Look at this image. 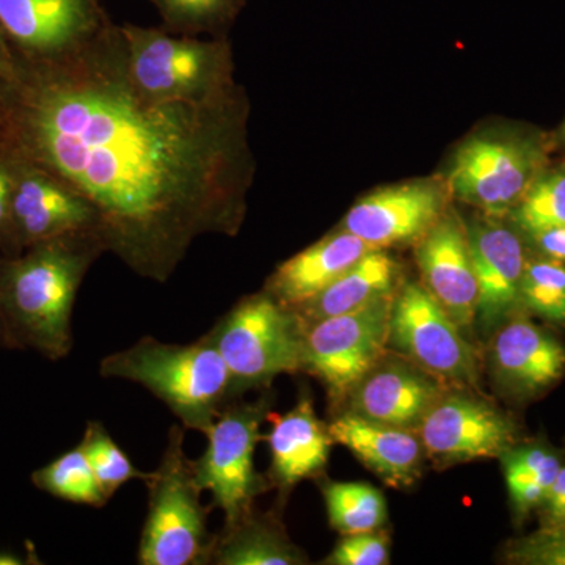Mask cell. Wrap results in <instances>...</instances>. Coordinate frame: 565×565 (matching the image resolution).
Instances as JSON below:
<instances>
[{
	"label": "cell",
	"instance_id": "cell-1",
	"mask_svg": "<svg viewBox=\"0 0 565 565\" xmlns=\"http://www.w3.org/2000/svg\"><path fill=\"white\" fill-rule=\"evenodd\" d=\"M17 57L0 82V152L84 196L104 252L166 282L196 239L239 233L253 170L239 87L203 102L148 95L110 20L61 55Z\"/></svg>",
	"mask_w": 565,
	"mask_h": 565
},
{
	"label": "cell",
	"instance_id": "cell-2",
	"mask_svg": "<svg viewBox=\"0 0 565 565\" xmlns=\"http://www.w3.org/2000/svg\"><path fill=\"white\" fill-rule=\"evenodd\" d=\"M103 253L95 234L77 233L0 256V318L9 349H31L54 362L68 355L77 292Z\"/></svg>",
	"mask_w": 565,
	"mask_h": 565
},
{
	"label": "cell",
	"instance_id": "cell-3",
	"mask_svg": "<svg viewBox=\"0 0 565 565\" xmlns=\"http://www.w3.org/2000/svg\"><path fill=\"white\" fill-rule=\"evenodd\" d=\"M99 374L143 386L169 407L184 429L203 435L233 401L232 375L206 337L191 344L141 338L131 348L104 356Z\"/></svg>",
	"mask_w": 565,
	"mask_h": 565
},
{
	"label": "cell",
	"instance_id": "cell-4",
	"mask_svg": "<svg viewBox=\"0 0 565 565\" xmlns=\"http://www.w3.org/2000/svg\"><path fill=\"white\" fill-rule=\"evenodd\" d=\"M185 429L173 424L161 463L145 481L148 512L141 530L140 565L211 564L215 534L207 530L210 509L202 504V487L193 460L184 452Z\"/></svg>",
	"mask_w": 565,
	"mask_h": 565
},
{
	"label": "cell",
	"instance_id": "cell-5",
	"mask_svg": "<svg viewBox=\"0 0 565 565\" xmlns=\"http://www.w3.org/2000/svg\"><path fill=\"white\" fill-rule=\"evenodd\" d=\"M232 375L233 399L302 371L305 322L269 292L245 297L204 334Z\"/></svg>",
	"mask_w": 565,
	"mask_h": 565
},
{
	"label": "cell",
	"instance_id": "cell-6",
	"mask_svg": "<svg viewBox=\"0 0 565 565\" xmlns=\"http://www.w3.org/2000/svg\"><path fill=\"white\" fill-rule=\"evenodd\" d=\"M120 28L134 81L148 95L203 102L237 88L232 46L223 36L200 40L134 24Z\"/></svg>",
	"mask_w": 565,
	"mask_h": 565
},
{
	"label": "cell",
	"instance_id": "cell-7",
	"mask_svg": "<svg viewBox=\"0 0 565 565\" xmlns=\"http://www.w3.org/2000/svg\"><path fill=\"white\" fill-rule=\"evenodd\" d=\"M545 161L544 140L531 134L487 132L465 140L449 166L446 189L490 218L511 215Z\"/></svg>",
	"mask_w": 565,
	"mask_h": 565
},
{
	"label": "cell",
	"instance_id": "cell-8",
	"mask_svg": "<svg viewBox=\"0 0 565 565\" xmlns=\"http://www.w3.org/2000/svg\"><path fill=\"white\" fill-rule=\"evenodd\" d=\"M269 416L266 397L256 403L230 401L210 430L202 457L193 460V470L203 492L212 494V508L221 509L225 525L250 514L253 501L266 490L256 473V445L263 441L262 424Z\"/></svg>",
	"mask_w": 565,
	"mask_h": 565
},
{
	"label": "cell",
	"instance_id": "cell-9",
	"mask_svg": "<svg viewBox=\"0 0 565 565\" xmlns=\"http://www.w3.org/2000/svg\"><path fill=\"white\" fill-rule=\"evenodd\" d=\"M393 297L305 323V373L322 382L334 401L344 399L364 375L384 359L388 348Z\"/></svg>",
	"mask_w": 565,
	"mask_h": 565
},
{
	"label": "cell",
	"instance_id": "cell-10",
	"mask_svg": "<svg viewBox=\"0 0 565 565\" xmlns=\"http://www.w3.org/2000/svg\"><path fill=\"white\" fill-rule=\"evenodd\" d=\"M388 348L440 381L478 384L473 344L419 282H407L394 294Z\"/></svg>",
	"mask_w": 565,
	"mask_h": 565
},
{
	"label": "cell",
	"instance_id": "cell-11",
	"mask_svg": "<svg viewBox=\"0 0 565 565\" xmlns=\"http://www.w3.org/2000/svg\"><path fill=\"white\" fill-rule=\"evenodd\" d=\"M10 162L13 195L2 256L18 255L32 245L70 234H95L96 214L84 196L31 163Z\"/></svg>",
	"mask_w": 565,
	"mask_h": 565
},
{
	"label": "cell",
	"instance_id": "cell-12",
	"mask_svg": "<svg viewBox=\"0 0 565 565\" xmlns=\"http://www.w3.org/2000/svg\"><path fill=\"white\" fill-rule=\"evenodd\" d=\"M438 465L501 457L514 446L515 426L500 411L465 393H445L416 429Z\"/></svg>",
	"mask_w": 565,
	"mask_h": 565
},
{
	"label": "cell",
	"instance_id": "cell-13",
	"mask_svg": "<svg viewBox=\"0 0 565 565\" xmlns=\"http://www.w3.org/2000/svg\"><path fill=\"white\" fill-rule=\"evenodd\" d=\"M110 20L99 0H0V28L28 58H51L79 46Z\"/></svg>",
	"mask_w": 565,
	"mask_h": 565
},
{
	"label": "cell",
	"instance_id": "cell-14",
	"mask_svg": "<svg viewBox=\"0 0 565 565\" xmlns=\"http://www.w3.org/2000/svg\"><path fill=\"white\" fill-rule=\"evenodd\" d=\"M446 192L430 181L390 185L352 206L343 230L374 248L418 243L444 217Z\"/></svg>",
	"mask_w": 565,
	"mask_h": 565
},
{
	"label": "cell",
	"instance_id": "cell-15",
	"mask_svg": "<svg viewBox=\"0 0 565 565\" xmlns=\"http://www.w3.org/2000/svg\"><path fill=\"white\" fill-rule=\"evenodd\" d=\"M467 233L478 281L476 323L492 332L522 305L525 248L520 237L497 218L476 221L467 226Z\"/></svg>",
	"mask_w": 565,
	"mask_h": 565
},
{
	"label": "cell",
	"instance_id": "cell-16",
	"mask_svg": "<svg viewBox=\"0 0 565 565\" xmlns=\"http://www.w3.org/2000/svg\"><path fill=\"white\" fill-rule=\"evenodd\" d=\"M423 286L463 333H470L478 310V281L467 226L446 214L416 244Z\"/></svg>",
	"mask_w": 565,
	"mask_h": 565
},
{
	"label": "cell",
	"instance_id": "cell-17",
	"mask_svg": "<svg viewBox=\"0 0 565 565\" xmlns=\"http://www.w3.org/2000/svg\"><path fill=\"white\" fill-rule=\"evenodd\" d=\"M440 379L416 364L379 362L352 390L351 414L370 422L416 430L444 396Z\"/></svg>",
	"mask_w": 565,
	"mask_h": 565
},
{
	"label": "cell",
	"instance_id": "cell-18",
	"mask_svg": "<svg viewBox=\"0 0 565 565\" xmlns=\"http://www.w3.org/2000/svg\"><path fill=\"white\" fill-rule=\"evenodd\" d=\"M269 433L263 440L269 445L270 481L282 492L313 479L326 470L334 445L329 426L316 415L313 401L302 394L292 411L269 415Z\"/></svg>",
	"mask_w": 565,
	"mask_h": 565
},
{
	"label": "cell",
	"instance_id": "cell-19",
	"mask_svg": "<svg viewBox=\"0 0 565 565\" xmlns=\"http://www.w3.org/2000/svg\"><path fill=\"white\" fill-rule=\"evenodd\" d=\"M334 444L343 445L386 484L408 487L422 471L424 449L414 430L370 422L351 412L329 424Z\"/></svg>",
	"mask_w": 565,
	"mask_h": 565
},
{
	"label": "cell",
	"instance_id": "cell-20",
	"mask_svg": "<svg viewBox=\"0 0 565 565\" xmlns=\"http://www.w3.org/2000/svg\"><path fill=\"white\" fill-rule=\"evenodd\" d=\"M492 367L504 388L527 396L548 388L563 375L565 349L541 327L516 319L494 337Z\"/></svg>",
	"mask_w": 565,
	"mask_h": 565
},
{
	"label": "cell",
	"instance_id": "cell-21",
	"mask_svg": "<svg viewBox=\"0 0 565 565\" xmlns=\"http://www.w3.org/2000/svg\"><path fill=\"white\" fill-rule=\"evenodd\" d=\"M373 248L344 230L330 234L280 264L267 281L266 292L285 307L299 310Z\"/></svg>",
	"mask_w": 565,
	"mask_h": 565
},
{
	"label": "cell",
	"instance_id": "cell-22",
	"mask_svg": "<svg viewBox=\"0 0 565 565\" xmlns=\"http://www.w3.org/2000/svg\"><path fill=\"white\" fill-rule=\"evenodd\" d=\"M399 264L384 248H373L318 297L296 310L305 323L359 310L399 289Z\"/></svg>",
	"mask_w": 565,
	"mask_h": 565
},
{
	"label": "cell",
	"instance_id": "cell-23",
	"mask_svg": "<svg viewBox=\"0 0 565 565\" xmlns=\"http://www.w3.org/2000/svg\"><path fill=\"white\" fill-rule=\"evenodd\" d=\"M307 556L289 541L277 519L245 515L215 534L211 564L217 565H300Z\"/></svg>",
	"mask_w": 565,
	"mask_h": 565
},
{
	"label": "cell",
	"instance_id": "cell-24",
	"mask_svg": "<svg viewBox=\"0 0 565 565\" xmlns=\"http://www.w3.org/2000/svg\"><path fill=\"white\" fill-rule=\"evenodd\" d=\"M500 459L516 514L541 508L563 467L559 457L544 446L530 445L509 448Z\"/></svg>",
	"mask_w": 565,
	"mask_h": 565
},
{
	"label": "cell",
	"instance_id": "cell-25",
	"mask_svg": "<svg viewBox=\"0 0 565 565\" xmlns=\"http://www.w3.org/2000/svg\"><path fill=\"white\" fill-rule=\"evenodd\" d=\"M330 526L343 535L381 531L388 519L384 493L367 482L321 484Z\"/></svg>",
	"mask_w": 565,
	"mask_h": 565
},
{
	"label": "cell",
	"instance_id": "cell-26",
	"mask_svg": "<svg viewBox=\"0 0 565 565\" xmlns=\"http://www.w3.org/2000/svg\"><path fill=\"white\" fill-rule=\"evenodd\" d=\"M32 484L41 492L68 503L98 509L109 503L99 489L87 456L79 445L33 471Z\"/></svg>",
	"mask_w": 565,
	"mask_h": 565
},
{
	"label": "cell",
	"instance_id": "cell-27",
	"mask_svg": "<svg viewBox=\"0 0 565 565\" xmlns=\"http://www.w3.org/2000/svg\"><path fill=\"white\" fill-rule=\"evenodd\" d=\"M511 217L527 236L565 226V166L542 170Z\"/></svg>",
	"mask_w": 565,
	"mask_h": 565
},
{
	"label": "cell",
	"instance_id": "cell-28",
	"mask_svg": "<svg viewBox=\"0 0 565 565\" xmlns=\"http://www.w3.org/2000/svg\"><path fill=\"white\" fill-rule=\"evenodd\" d=\"M170 32L223 36L247 0H151Z\"/></svg>",
	"mask_w": 565,
	"mask_h": 565
},
{
	"label": "cell",
	"instance_id": "cell-29",
	"mask_svg": "<svg viewBox=\"0 0 565 565\" xmlns=\"http://www.w3.org/2000/svg\"><path fill=\"white\" fill-rule=\"evenodd\" d=\"M82 451L87 456L99 489L107 500L128 484L134 479L147 481L150 478L148 471H141L129 456L120 448V445L110 437L106 427L99 422H90L85 427L84 437L79 444Z\"/></svg>",
	"mask_w": 565,
	"mask_h": 565
},
{
	"label": "cell",
	"instance_id": "cell-30",
	"mask_svg": "<svg viewBox=\"0 0 565 565\" xmlns=\"http://www.w3.org/2000/svg\"><path fill=\"white\" fill-rule=\"evenodd\" d=\"M522 305L546 321L565 323V266L555 259L527 263Z\"/></svg>",
	"mask_w": 565,
	"mask_h": 565
},
{
	"label": "cell",
	"instance_id": "cell-31",
	"mask_svg": "<svg viewBox=\"0 0 565 565\" xmlns=\"http://www.w3.org/2000/svg\"><path fill=\"white\" fill-rule=\"evenodd\" d=\"M511 563L525 565H565V525L544 526L516 539L505 552Z\"/></svg>",
	"mask_w": 565,
	"mask_h": 565
},
{
	"label": "cell",
	"instance_id": "cell-32",
	"mask_svg": "<svg viewBox=\"0 0 565 565\" xmlns=\"http://www.w3.org/2000/svg\"><path fill=\"white\" fill-rule=\"evenodd\" d=\"M322 564L327 565H386L390 564L388 535L374 533L344 535Z\"/></svg>",
	"mask_w": 565,
	"mask_h": 565
},
{
	"label": "cell",
	"instance_id": "cell-33",
	"mask_svg": "<svg viewBox=\"0 0 565 565\" xmlns=\"http://www.w3.org/2000/svg\"><path fill=\"white\" fill-rule=\"evenodd\" d=\"M11 195H13V167L10 159L0 152V256L6 250L9 233Z\"/></svg>",
	"mask_w": 565,
	"mask_h": 565
},
{
	"label": "cell",
	"instance_id": "cell-34",
	"mask_svg": "<svg viewBox=\"0 0 565 565\" xmlns=\"http://www.w3.org/2000/svg\"><path fill=\"white\" fill-rule=\"evenodd\" d=\"M541 508L544 509L545 526L565 525V465L561 467Z\"/></svg>",
	"mask_w": 565,
	"mask_h": 565
},
{
	"label": "cell",
	"instance_id": "cell-35",
	"mask_svg": "<svg viewBox=\"0 0 565 565\" xmlns=\"http://www.w3.org/2000/svg\"><path fill=\"white\" fill-rule=\"evenodd\" d=\"M530 237L533 239L535 247L545 256H548L550 259L565 263V226L530 234Z\"/></svg>",
	"mask_w": 565,
	"mask_h": 565
},
{
	"label": "cell",
	"instance_id": "cell-36",
	"mask_svg": "<svg viewBox=\"0 0 565 565\" xmlns=\"http://www.w3.org/2000/svg\"><path fill=\"white\" fill-rule=\"evenodd\" d=\"M17 52L11 46L9 36L0 28V82L9 81L17 71Z\"/></svg>",
	"mask_w": 565,
	"mask_h": 565
},
{
	"label": "cell",
	"instance_id": "cell-37",
	"mask_svg": "<svg viewBox=\"0 0 565 565\" xmlns=\"http://www.w3.org/2000/svg\"><path fill=\"white\" fill-rule=\"evenodd\" d=\"M25 561L22 559L17 553L9 552V550H0V565H22Z\"/></svg>",
	"mask_w": 565,
	"mask_h": 565
},
{
	"label": "cell",
	"instance_id": "cell-38",
	"mask_svg": "<svg viewBox=\"0 0 565 565\" xmlns=\"http://www.w3.org/2000/svg\"><path fill=\"white\" fill-rule=\"evenodd\" d=\"M0 349H9V343H7L6 329H3L2 318H0Z\"/></svg>",
	"mask_w": 565,
	"mask_h": 565
},
{
	"label": "cell",
	"instance_id": "cell-39",
	"mask_svg": "<svg viewBox=\"0 0 565 565\" xmlns=\"http://www.w3.org/2000/svg\"><path fill=\"white\" fill-rule=\"evenodd\" d=\"M561 140H563V143L565 145V121L563 128H561Z\"/></svg>",
	"mask_w": 565,
	"mask_h": 565
}]
</instances>
